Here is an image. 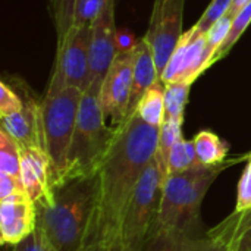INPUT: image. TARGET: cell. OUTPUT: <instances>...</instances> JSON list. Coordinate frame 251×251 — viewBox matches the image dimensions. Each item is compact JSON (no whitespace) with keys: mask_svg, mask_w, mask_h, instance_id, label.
<instances>
[{"mask_svg":"<svg viewBox=\"0 0 251 251\" xmlns=\"http://www.w3.org/2000/svg\"><path fill=\"white\" fill-rule=\"evenodd\" d=\"M159 146V126L146 124L135 112L116 128L115 140L97 174L99 204L93 241L119 250L122 225L135 187Z\"/></svg>","mask_w":251,"mask_h":251,"instance_id":"1","label":"cell"},{"mask_svg":"<svg viewBox=\"0 0 251 251\" xmlns=\"http://www.w3.org/2000/svg\"><path fill=\"white\" fill-rule=\"evenodd\" d=\"M99 204V176L62 182L53 200L37 207V226L57 251H79L93 241Z\"/></svg>","mask_w":251,"mask_h":251,"instance_id":"2","label":"cell"},{"mask_svg":"<svg viewBox=\"0 0 251 251\" xmlns=\"http://www.w3.org/2000/svg\"><path fill=\"white\" fill-rule=\"evenodd\" d=\"M101 82L91 81L82 94L62 182L97 175L115 140L116 129L109 126L100 106Z\"/></svg>","mask_w":251,"mask_h":251,"instance_id":"3","label":"cell"},{"mask_svg":"<svg viewBox=\"0 0 251 251\" xmlns=\"http://www.w3.org/2000/svg\"><path fill=\"white\" fill-rule=\"evenodd\" d=\"M82 94L84 91L76 87H66L56 94L46 93L40 103L41 146L51 163L54 188L66 174L69 147Z\"/></svg>","mask_w":251,"mask_h":251,"instance_id":"4","label":"cell"},{"mask_svg":"<svg viewBox=\"0 0 251 251\" xmlns=\"http://www.w3.org/2000/svg\"><path fill=\"white\" fill-rule=\"evenodd\" d=\"M163 176L153 159L144 169L131 199L118 251H141L156 229L162 201Z\"/></svg>","mask_w":251,"mask_h":251,"instance_id":"5","label":"cell"},{"mask_svg":"<svg viewBox=\"0 0 251 251\" xmlns=\"http://www.w3.org/2000/svg\"><path fill=\"white\" fill-rule=\"evenodd\" d=\"M90 46L91 22L75 21L66 38L57 44L47 94H56L66 87H76L82 91L90 87Z\"/></svg>","mask_w":251,"mask_h":251,"instance_id":"6","label":"cell"},{"mask_svg":"<svg viewBox=\"0 0 251 251\" xmlns=\"http://www.w3.org/2000/svg\"><path fill=\"white\" fill-rule=\"evenodd\" d=\"M134 56L132 47L119 50L112 65L109 66L100 90V106L106 122L112 128L121 126L129 113L132 93Z\"/></svg>","mask_w":251,"mask_h":251,"instance_id":"7","label":"cell"},{"mask_svg":"<svg viewBox=\"0 0 251 251\" xmlns=\"http://www.w3.org/2000/svg\"><path fill=\"white\" fill-rule=\"evenodd\" d=\"M184 6L185 0H154L153 3L150 25L144 37L151 47L160 76L184 34Z\"/></svg>","mask_w":251,"mask_h":251,"instance_id":"8","label":"cell"},{"mask_svg":"<svg viewBox=\"0 0 251 251\" xmlns=\"http://www.w3.org/2000/svg\"><path fill=\"white\" fill-rule=\"evenodd\" d=\"M99 12L91 21L90 69L91 81H103L118 54V31L115 25V0H97Z\"/></svg>","mask_w":251,"mask_h":251,"instance_id":"9","label":"cell"},{"mask_svg":"<svg viewBox=\"0 0 251 251\" xmlns=\"http://www.w3.org/2000/svg\"><path fill=\"white\" fill-rule=\"evenodd\" d=\"M206 168L207 166L204 165H197L184 172L168 175V178L163 182L162 201H160L156 229L178 228L190 191Z\"/></svg>","mask_w":251,"mask_h":251,"instance_id":"10","label":"cell"},{"mask_svg":"<svg viewBox=\"0 0 251 251\" xmlns=\"http://www.w3.org/2000/svg\"><path fill=\"white\" fill-rule=\"evenodd\" d=\"M37 228V207L25 193L0 201V238L3 246H16Z\"/></svg>","mask_w":251,"mask_h":251,"instance_id":"11","label":"cell"},{"mask_svg":"<svg viewBox=\"0 0 251 251\" xmlns=\"http://www.w3.org/2000/svg\"><path fill=\"white\" fill-rule=\"evenodd\" d=\"M21 178L25 194L35 207L53 200V171L47 153L41 147L21 149Z\"/></svg>","mask_w":251,"mask_h":251,"instance_id":"12","label":"cell"},{"mask_svg":"<svg viewBox=\"0 0 251 251\" xmlns=\"http://www.w3.org/2000/svg\"><path fill=\"white\" fill-rule=\"evenodd\" d=\"M1 129L10 135L19 146V149L41 147V129H40V103L28 100L19 112L0 116Z\"/></svg>","mask_w":251,"mask_h":251,"instance_id":"13","label":"cell"},{"mask_svg":"<svg viewBox=\"0 0 251 251\" xmlns=\"http://www.w3.org/2000/svg\"><path fill=\"white\" fill-rule=\"evenodd\" d=\"M207 235L222 251H251V209L234 210L216 226L207 229Z\"/></svg>","mask_w":251,"mask_h":251,"instance_id":"14","label":"cell"},{"mask_svg":"<svg viewBox=\"0 0 251 251\" xmlns=\"http://www.w3.org/2000/svg\"><path fill=\"white\" fill-rule=\"evenodd\" d=\"M132 56H134V74H132V93H131V103H129V113H134L144 94L154 84L160 81L154 54L146 37H143L132 46Z\"/></svg>","mask_w":251,"mask_h":251,"instance_id":"15","label":"cell"},{"mask_svg":"<svg viewBox=\"0 0 251 251\" xmlns=\"http://www.w3.org/2000/svg\"><path fill=\"white\" fill-rule=\"evenodd\" d=\"M141 251H222L207 235H193L178 228L156 229Z\"/></svg>","mask_w":251,"mask_h":251,"instance_id":"16","label":"cell"},{"mask_svg":"<svg viewBox=\"0 0 251 251\" xmlns=\"http://www.w3.org/2000/svg\"><path fill=\"white\" fill-rule=\"evenodd\" d=\"M194 147L200 165L216 166L226 162L228 144L212 131H200L194 137Z\"/></svg>","mask_w":251,"mask_h":251,"instance_id":"17","label":"cell"},{"mask_svg":"<svg viewBox=\"0 0 251 251\" xmlns=\"http://www.w3.org/2000/svg\"><path fill=\"white\" fill-rule=\"evenodd\" d=\"M146 124L159 126L165 119V85L159 81L140 100L134 110Z\"/></svg>","mask_w":251,"mask_h":251,"instance_id":"18","label":"cell"},{"mask_svg":"<svg viewBox=\"0 0 251 251\" xmlns=\"http://www.w3.org/2000/svg\"><path fill=\"white\" fill-rule=\"evenodd\" d=\"M184 119H165L159 128V146L156 151V162L160 168L163 182L168 176V159L172 147L182 138Z\"/></svg>","mask_w":251,"mask_h":251,"instance_id":"19","label":"cell"},{"mask_svg":"<svg viewBox=\"0 0 251 251\" xmlns=\"http://www.w3.org/2000/svg\"><path fill=\"white\" fill-rule=\"evenodd\" d=\"M196 29L194 26L190 28L187 32L182 34L181 40L178 41L162 76H160V82L162 84H169V82H178L182 79L184 74H185V68H187V57H188V50L191 46V41L194 38Z\"/></svg>","mask_w":251,"mask_h":251,"instance_id":"20","label":"cell"},{"mask_svg":"<svg viewBox=\"0 0 251 251\" xmlns=\"http://www.w3.org/2000/svg\"><path fill=\"white\" fill-rule=\"evenodd\" d=\"M81 0H49V10L53 19L57 44H60L72 28Z\"/></svg>","mask_w":251,"mask_h":251,"instance_id":"21","label":"cell"},{"mask_svg":"<svg viewBox=\"0 0 251 251\" xmlns=\"http://www.w3.org/2000/svg\"><path fill=\"white\" fill-rule=\"evenodd\" d=\"M0 172L13 178L24 188L21 178V149L3 129H0Z\"/></svg>","mask_w":251,"mask_h":251,"instance_id":"22","label":"cell"},{"mask_svg":"<svg viewBox=\"0 0 251 251\" xmlns=\"http://www.w3.org/2000/svg\"><path fill=\"white\" fill-rule=\"evenodd\" d=\"M163 85H165V119H184V110L188 101L191 84L169 82Z\"/></svg>","mask_w":251,"mask_h":251,"instance_id":"23","label":"cell"},{"mask_svg":"<svg viewBox=\"0 0 251 251\" xmlns=\"http://www.w3.org/2000/svg\"><path fill=\"white\" fill-rule=\"evenodd\" d=\"M199 159H197V153H196V147H194V141H187L184 138H181L171 150L169 153V159H168V175L171 174H178V172H184L193 166H197ZM168 178V176H166Z\"/></svg>","mask_w":251,"mask_h":251,"instance_id":"24","label":"cell"},{"mask_svg":"<svg viewBox=\"0 0 251 251\" xmlns=\"http://www.w3.org/2000/svg\"><path fill=\"white\" fill-rule=\"evenodd\" d=\"M251 22V1L234 18V21H232V25H231V29H229V34L226 35V38H225V41L222 43V46L219 47V50H218V53L215 54V57H213V63L215 62H218V60H221V59H224L228 53H229V50L234 47V44L240 40V37L243 35V32L247 29V26L250 25Z\"/></svg>","mask_w":251,"mask_h":251,"instance_id":"25","label":"cell"},{"mask_svg":"<svg viewBox=\"0 0 251 251\" xmlns=\"http://www.w3.org/2000/svg\"><path fill=\"white\" fill-rule=\"evenodd\" d=\"M234 18L229 13H225L222 18H219L215 25L206 32V50H207V68L213 65V57L218 53L219 47L225 41L226 35L229 34L231 25Z\"/></svg>","mask_w":251,"mask_h":251,"instance_id":"26","label":"cell"},{"mask_svg":"<svg viewBox=\"0 0 251 251\" xmlns=\"http://www.w3.org/2000/svg\"><path fill=\"white\" fill-rule=\"evenodd\" d=\"M231 3L232 0H212V3L207 6L201 18L194 25V28L200 34H206L215 25V22L228 12V9L231 7Z\"/></svg>","mask_w":251,"mask_h":251,"instance_id":"27","label":"cell"},{"mask_svg":"<svg viewBox=\"0 0 251 251\" xmlns=\"http://www.w3.org/2000/svg\"><path fill=\"white\" fill-rule=\"evenodd\" d=\"M247 166L240 178L238 182V191H237V204L235 209L237 212L249 210L251 209V153L247 159Z\"/></svg>","mask_w":251,"mask_h":251,"instance_id":"28","label":"cell"},{"mask_svg":"<svg viewBox=\"0 0 251 251\" xmlns=\"http://www.w3.org/2000/svg\"><path fill=\"white\" fill-rule=\"evenodd\" d=\"M10 251H57L53 244L49 241V238L46 237V234L43 232L41 228H35V231L28 235L24 241H21L19 244L13 246Z\"/></svg>","mask_w":251,"mask_h":251,"instance_id":"29","label":"cell"},{"mask_svg":"<svg viewBox=\"0 0 251 251\" xmlns=\"http://www.w3.org/2000/svg\"><path fill=\"white\" fill-rule=\"evenodd\" d=\"M24 107V101L16 96V93L4 82H0V116L19 112Z\"/></svg>","mask_w":251,"mask_h":251,"instance_id":"30","label":"cell"},{"mask_svg":"<svg viewBox=\"0 0 251 251\" xmlns=\"http://www.w3.org/2000/svg\"><path fill=\"white\" fill-rule=\"evenodd\" d=\"M15 193H25V190L13 178L0 172V200L15 194Z\"/></svg>","mask_w":251,"mask_h":251,"instance_id":"31","label":"cell"},{"mask_svg":"<svg viewBox=\"0 0 251 251\" xmlns=\"http://www.w3.org/2000/svg\"><path fill=\"white\" fill-rule=\"evenodd\" d=\"M251 0H232V3H231V7L228 9V12L226 13H229L232 18H235L249 3H250Z\"/></svg>","mask_w":251,"mask_h":251,"instance_id":"32","label":"cell"},{"mask_svg":"<svg viewBox=\"0 0 251 251\" xmlns=\"http://www.w3.org/2000/svg\"><path fill=\"white\" fill-rule=\"evenodd\" d=\"M79 251H116V250H113L110 246H107V244H104V243L94 241V243L87 244L84 249H81Z\"/></svg>","mask_w":251,"mask_h":251,"instance_id":"33","label":"cell"}]
</instances>
